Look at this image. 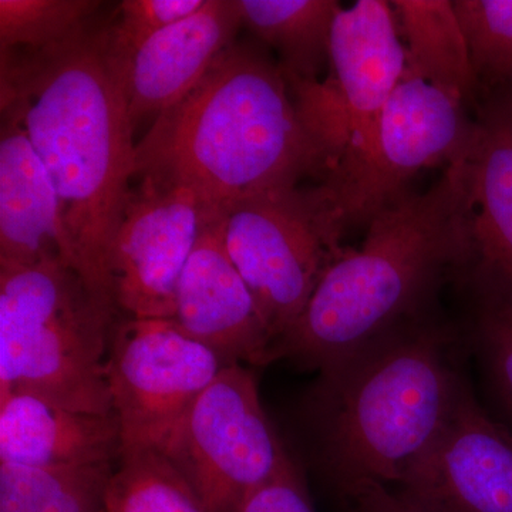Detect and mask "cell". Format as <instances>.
I'll use <instances>...</instances> for the list:
<instances>
[{
    "instance_id": "1",
    "label": "cell",
    "mask_w": 512,
    "mask_h": 512,
    "mask_svg": "<svg viewBox=\"0 0 512 512\" xmlns=\"http://www.w3.org/2000/svg\"><path fill=\"white\" fill-rule=\"evenodd\" d=\"M0 59L2 117L25 130L59 198L76 272L116 316L110 255L136 177L137 144L109 26L90 23L59 45Z\"/></svg>"
},
{
    "instance_id": "2",
    "label": "cell",
    "mask_w": 512,
    "mask_h": 512,
    "mask_svg": "<svg viewBox=\"0 0 512 512\" xmlns=\"http://www.w3.org/2000/svg\"><path fill=\"white\" fill-rule=\"evenodd\" d=\"M332 168L281 66L255 43L228 47L136 147V177L185 185L217 208L323 181Z\"/></svg>"
},
{
    "instance_id": "3",
    "label": "cell",
    "mask_w": 512,
    "mask_h": 512,
    "mask_svg": "<svg viewBox=\"0 0 512 512\" xmlns=\"http://www.w3.org/2000/svg\"><path fill=\"white\" fill-rule=\"evenodd\" d=\"M464 157V154H463ZM463 157L429 191H407L367 225L359 249L345 248L308 305L272 346L271 362L335 365L392 330L431 315L446 282L470 258V195Z\"/></svg>"
},
{
    "instance_id": "4",
    "label": "cell",
    "mask_w": 512,
    "mask_h": 512,
    "mask_svg": "<svg viewBox=\"0 0 512 512\" xmlns=\"http://www.w3.org/2000/svg\"><path fill=\"white\" fill-rule=\"evenodd\" d=\"M454 349V329L427 315L320 370L312 397L319 456L340 493L402 483L467 386Z\"/></svg>"
},
{
    "instance_id": "5",
    "label": "cell",
    "mask_w": 512,
    "mask_h": 512,
    "mask_svg": "<svg viewBox=\"0 0 512 512\" xmlns=\"http://www.w3.org/2000/svg\"><path fill=\"white\" fill-rule=\"evenodd\" d=\"M114 322L70 266L0 264V396L23 390L74 412L114 414Z\"/></svg>"
},
{
    "instance_id": "6",
    "label": "cell",
    "mask_w": 512,
    "mask_h": 512,
    "mask_svg": "<svg viewBox=\"0 0 512 512\" xmlns=\"http://www.w3.org/2000/svg\"><path fill=\"white\" fill-rule=\"evenodd\" d=\"M224 210L228 254L254 296L274 346L301 316L326 269L345 251L346 229L322 184L266 192Z\"/></svg>"
},
{
    "instance_id": "7",
    "label": "cell",
    "mask_w": 512,
    "mask_h": 512,
    "mask_svg": "<svg viewBox=\"0 0 512 512\" xmlns=\"http://www.w3.org/2000/svg\"><path fill=\"white\" fill-rule=\"evenodd\" d=\"M466 103L407 67L362 150L345 154L322 181L348 231L407 192L414 175L463 157L476 120Z\"/></svg>"
},
{
    "instance_id": "8",
    "label": "cell",
    "mask_w": 512,
    "mask_h": 512,
    "mask_svg": "<svg viewBox=\"0 0 512 512\" xmlns=\"http://www.w3.org/2000/svg\"><path fill=\"white\" fill-rule=\"evenodd\" d=\"M164 454L208 512H237L245 497L289 458L262 407L254 373L241 363L222 367Z\"/></svg>"
},
{
    "instance_id": "9",
    "label": "cell",
    "mask_w": 512,
    "mask_h": 512,
    "mask_svg": "<svg viewBox=\"0 0 512 512\" xmlns=\"http://www.w3.org/2000/svg\"><path fill=\"white\" fill-rule=\"evenodd\" d=\"M106 366L126 454L164 453L192 404L227 363L173 319L127 316L111 328Z\"/></svg>"
},
{
    "instance_id": "10",
    "label": "cell",
    "mask_w": 512,
    "mask_h": 512,
    "mask_svg": "<svg viewBox=\"0 0 512 512\" xmlns=\"http://www.w3.org/2000/svg\"><path fill=\"white\" fill-rule=\"evenodd\" d=\"M406 70V47L389 2L357 0L339 9L328 79L291 89L303 120L335 165L367 146Z\"/></svg>"
},
{
    "instance_id": "11",
    "label": "cell",
    "mask_w": 512,
    "mask_h": 512,
    "mask_svg": "<svg viewBox=\"0 0 512 512\" xmlns=\"http://www.w3.org/2000/svg\"><path fill=\"white\" fill-rule=\"evenodd\" d=\"M140 180L111 248L114 303L130 318L173 319L178 281L211 205L185 185Z\"/></svg>"
},
{
    "instance_id": "12",
    "label": "cell",
    "mask_w": 512,
    "mask_h": 512,
    "mask_svg": "<svg viewBox=\"0 0 512 512\" xmlns=\"http://www.w3.org/2000/svg\"><path fill=\"white\" fill-rule=\"evenodd\" d=\"M397 494L424 512H512V431L466 386Z\"/></svg>"
},
{
    "instance_id": "13",
    "label": "cell",
    "mask_w": 512,
    "mask_h": 512,
    "mask_svg": "<svg viewBox=\"0 0 512 512\" xmlns=\"http://www.w3.org/2000/svg\"><path fill=\"white\" fill-rule=\"evenodd\" d=\"M464 153L470 258L458 285L474 302L512 301V89L483 94Z\"/></svg>"
},
{
    "instance_id": "14",
    "label": "cell",
    "mask_w": 512,
    "mask_h": 512,
    "mask_svg": "<svg viewBox=\"0 0 512 512\" xmlns=\"http://www.w3.org/2000/svg\"><path fill=\"white\" fill-rule=\"evenodd\" d=\"M224 208H208L175 293L174 322L227 365L271 363L272 338L227 251Z\"/></svg>"
},
{
    "instance_id": "15",
    "label": "cell",
    "mask_w": 512,
    "mask_h": 512,
    "mask_svg": "<svg viewBox=\"0 0 512 512\" xmlns=\"http://www.w3.org/2000/svg\"><path fill=\"white\" fill-rule=\"evenodd\" d=\"M241 26L239 0H207L195 15L128 52L116 55L111 50L133 126L147 117L157 119L183 100L237 42Z\"/></svg>"
},
{
    "instance_id": "16",
    "label": "cell",
    "mask_w": 512,
    "mask_h": 512,
    "mask_svg": "<svg viewBox=\"0 0 512 512\" xmlns=\"http://www.w3.org/2000/svg\"><path fill=\"white\" fill-rule=\"evenodd\" d=\"M62 262L76 271L59 198L25 130L2 117L0 133V264Z\"/></svg>"
},
{
    "instance_id": "17",
    "label": "cell",
    "mask_w": 512,
    "mask_h": 512,
    "mask_svg": "<svg viewBox=\"0 0 512 512\" xmlns=\"http://www.w3.org/2000/svg\"><path fill=\"white\" fill-rule=\"evenodd\" d=\"M121 456L114 414L74 412L35 393L0 396V461L32 467L83 466Z\"/></svg>"
},
{
    "instance_id": "18",
    "label": "cell",
    "mask_w": 512,
    "mask_h": 512,
    "mask_svg": "<svg viewBox=\"0 0 512 512\" xmlns=\"http://www.w3.org/2000/svg\"><path fill=\"white\" fill-rule=\"evenodd\" d=\"M242 25L278 55L289 87L319 82L330 66L336 0H239Z\"/></svg>"
},
{
    "instance_id": "19",
    "label": "cell",
    "mask_w": 512,
    "mask_h": 512,
    "mask_svg": "<svg viewBox=\"0 0 512 512\" xmlns=\"http://www.w3.org/2000/svg\"><path fill=\"white\" fill-rule=\"evenodd\" d=\"M407 67L476 111L480 89L463 29L450 0H396Z\"/></svg>"
},
{
    "instance_id": "20",
    "label": "cell",
    "mask_w": 512,
    "mask_h": 512,
    "mask_svg": "<svg viewBox=\"0 0 512 512\" xmlns=\"http://www.w3.org/2000/svg\"><path fill=\"white\" fill-rule=\"evenodd\" d=\"M113 463L32 467L0 461V512H103Z\"/></svg>"
},
{
    "instance_id": "21",
    "label": "cell",
    "mask_w": 512,
    "mask_h": 512,
    "mask_svg": "<svg viewBox=\"0 0 512 512\" xmlns=\"http://www.w3.org/2000/svg\"><path fill=\"white\" fill-rule=\"evenodd\" d=\"M103 512H208L187 477L164 453L121 454Z\"/></svg>"
},
{
    "instance_id": "22",
    "label": "cell",
    "mask_w": 512,
    "mask_h": 512,
    "mask_svg": "<svg viewBox=\"0 0 512 512\" xmlns=\"http://www.w3.org/2000/svg\"><path fill=\"white\" fill-rule=\"evenodd\" d=\"M480 97L512 89V0H453Z\"/></svg>"
},
{
    "instance_id": "23",
    "label": "cell",
    "mask_w": 512,
    "mask_h": 512,
    "mask_svg": "<svg viewBox=\"0 0 512 512\" xmlns=\"http://www.w3.org/2000/svg\"><path fill=\"white\" fill-rule=\"evenodd\" d=\"M96 0H0V52H37L90 25Z\"/></svg>"
},
{
    "instance_id": "24",
    "label": "cell",
    "mask_w": 512,
    "mask_h": 512,
    "mask_svg": "<svg viewBox=\"0 0 512 512\" xmlns=\"http://www.w3.org/2000/svg\"><path fill=\"white\" fill-rule=\"evenodd\" d=\"M473 339L488 386L512 420V301L474 302Z\"/></svg>"
},
{
    "instance_id": "25",
    "label": "cell",
    "mask_w": 512,
    "mask_h": 512,
    "mask_svg": "<svg viewBox=\"0 0 512 512\" xmlns=\"http://www.w3.org/2000/svg\"><path fill=\"white\" fill-rule=\"evenodd\" d=\"M207 0H124L119 19L109 26V42L116 55L126 53L148 37L190 18Z\"/></svg>"
},
{
    "instance_id": "26",
    "label": "cell",
    "mask_w": 512,
    "mask_h": 512,
    "mask_svg": "<svg viewBox=\"0 0 512 512\" xmlns=\"http://www.w3.org/2000/svg\"><path fill=\"white\" fill-rule=\"evenodd\" d=\"M237 512H315L302 478L291 458L278 471L251 491Z\"/></svg>"
},
{
    "instance_id": "27",
    "label": "cell",
    "mask_w": 512,
    "mask_h": 512,
    "mask_svg": "<svg viewBox=\"0 0 512 512\" xmlns=\"http://www.w3.org/2000/svg\"><path fill=\"white\" fill-rule=\"evenodd\" d=\"M345 497L352 503L353 512H424L386 485H365Z\"/></svg>"
}]
</instances>
